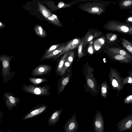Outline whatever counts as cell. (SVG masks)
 I'll return each instance as SVG.
<instances>
[{
    "label": "cell",
    "mask_w": 132,
    "mask_h": 132,
    "mask_svg": "<svg viewBox=\"0 0 132 132\" xmlns=\"http://www.w3.org/2000/svg\"><path fill=\"white\" fill-rule=\"evenodd\" d=\"M86 48L87 47H86L85 44L84 38V36L78 47V57L79 59L83 55H85V51L86 50Z\"/></svg>",
    "instance_id": "603a6c76"
},
{
    "label": "cell",
    "mask_w": 132,
    "mask_h": 132,
    "mask_svg": "<svg viewBox=\"0 0 132 132\" xmlns=\"http://www.w3.org/2000/svg\"><path fill=\"white\" fill-rule=\"evenodd\" d=\"M111 59L124 62H128L131 60L123 56L114 54L105 53Z\"/></svg>",
    "instance_id": "d6986e66"
},
{
    "label": "cell",
    "mask_w": 132,
    "mask_h": 132,
    "mask_svg": "<svg viewBox=\"0 0 132 132\" xmlns=\"http://www.w3.org/2000/svg\"><path fill=\"white\" fill-rule=\"evenodd\" d=\"M119 39L121 41L120 44L122 47L132 55V43L123 38H120Z\"/></svg>",
    "instance_id": "ffe728a7"
},
{
    "label": "cell",
    "mask_w": 132,
    "mask_h": 132,
    "mask_svg": "<svg viewBox=\"0 0 132 132\" xmlns=\"http://www.w3.org/2000/svg\"><path fill=\"white\" fill-rule=\"evenodd\" d=\"M7 131L8 132H14L11 130H9V129H8L7 130Z\"/></svg>",
    "instance_id": "74e56055"
},
{
    "label": "cell",
    "mask_w": 132,
    "mask_h": 132,
    "mask_svg": "<svg viewBox=\"0 0 132 132\" xmlns=\"http://www.w3.org/2000/svg\"><path fill=\"white\" fill-rule=\"evenodd\" d=\"M13 58V56L2 54L0 55V62L2 64L1 75L3 77L2 81L5 84L12 79L15 74V72H10L11 67L10 62Z\"/></svg>",
    "instance_id": "3957f363"
},
{
    "label": "cell",
    "mask_w": 132,
    "mask_h": 132,
    "mask_svg": "<svg viewBox=\"0 0 132 132\" xmlns=\"http://www.w3.org/2000/svg\"><path fill=\"white\" fill-rule=\"evenodd\" d=\"M3 98L5 101L6 107L10 110L13 109L14 107L16 106L21 99L15 97L13 94L10 92H6L3 94Z\"/></svg>",
    "instance_id": "52a82bcc"
},
{
    "label": "cell",
    "mask_w": 132,
    "mask_h": 132,
    "mask_svg": "<svg viewBox=\"0 0 132 132\" xmlns=\"http://www.w3.org/2000/svg\"><path fill=\"white\" fill-rule=\"evenodd\" d=\"M118 5L121 10L132 9V0H121L119 1Z\"/></svg>",
    "instance_id": "ac0fdd59"
},
{
    "label": "cell",
    "mask_w": 132,
    "mask_h": 132,
    "mask_svg": "<svg viewBox=\"0 0 132 132\" xmlns=\"http://www.w3.org/2000/svg\"><path fill=\"white\" fill-rule=\"evenodd\" d=\"M66 45V44H62L61 45L54 51L46 55H44L43 57V59H49L55 57L62 51Z\"/></svg>",
    "instance_id": "e0dca14e"
},
{
    "label": "cell",
    "mask_w": 132,
    "mask_h": 132,
    "mask_svg": "<svg viewBox=\"0 0 132 132\" xmlns=\"http://www.w3.org/2000/svg\"><path fill=\"white\" fill-rule=\"evenodd\" d=\"M129 97L130 99L132 100V96L131 95L129 96Z\"/></svg>",
    "instance_id": "f35d334b"
},
{
    "label": "cell",
    "mask_w": 132,
    "mask_h": 132,
    "mask_svg": "<svg viewBox=\"0 0 132 132\" xmlns=\"http://www.w3.org/2000/svg\"><path fill=\"white\" fill-rule=\"evenodd\" d=\"M71 64L68 61L67 59L64 64L62 69L60 73V76H62L65 73L66 70L70 67Z\"/></svg>",
    "instance_id": "83f0119b"
},
{
    "label": "cell",
    "mask_w": 132,
    "mask_h": 132,
    "mask_svg": "<svg viewBox=\"0 0 132 132\" xmlns=\"http://www.w3.org/2000/svg\"><path fill=\"white\" fill-rule=\"evenodd\" d=\"M101 90L102 93H106V88L104 87H102Z\"/></svg>",
    "instance_id": "e575fe53"
},
{
    "label": "cell",
    "mask_w": 132,
    "mask_h": 132,
    "mask_svg": "<svg viewBox=\"0 0 132 132\" xmlns=\"http://www.w3.org/2000/svg\"><path fill=\"white\" fill-rule=\"evenodd\" d=\"M28 80L31 83L36 85H38L48 81L47 79L45 78L32 77L29 78Z\"/></svg>",
    "instance_id": "4316f807"
},
{
    "label": "cell",
    "mask_w": 132,
    "mask_h": 132,
    "mask_svg": "<svg viewBox=\"0 0 132 132\" xmlns=\"http://www.w3.org/2000/svg\"><path fill=\"white\" fill-rule=\"evenodd\" d=\"M0 132H3L0 129Z\"/></svg>",
    "instance_id": "60d3db41"
},
{
    "label": "cell",
    "mask_w": 132,
    "mask_h": 132,
    "mask_svg": "<svg viewBox=\"0 0 132 132\" xmlns=\"http://www.w3.org/2000/svg\"><path fill=\"white\" fill-rule=\"evenodd\" d=\"M64 132H76L79 128V124L77 121L76 114H74L67 122L64 126Z\"/></svg>",
    "instance_id": "9c48e42d"
},
{
    "label": "cell",
    "mask_w": 132,
    "mask_h": 132,
    "mask_svg": "<svg viewBox=\"0 0 132 132\" xmlns=\"http://www.w3.org/2000/svg\"><path fill=\"white\" fill-rule=\"evenodd\" d=\"M132 114L127 116L120 120L116 125L117 131L122 132L132 129Z\"/></svg>",
    "instance_id": "8992f818"
},
{
    "label": "cell",
    "mask_w": 132,
    "mask_h": 132,
    "mask_svg": "<svg viewBox=\"0 0 132 132\" xmlns=\"http://www.w3.org/2000/svg\"><path fill=\"white\" fill-rule=\"evenodd\" d=\"M46 19L55 25L60 27L62 26L57 16L55 14L52 13L51 16Z\"/></svg>",
    "instance_id": "484cf974"
},
{
    "label": "cell",
    "mask_w": 132,
    "mask_h": 132,
    "mask_svg": "<svg viewBox=\"0 0 132 132\" xmlns=\"http://www.w3.org/2000/svg\"><path fill=\"white\" fill-rule=\"evenodd\" d=\"M74 55V52L73 50H71L67 59L71 65L73 61Z\"/></svg>",
    "instance_id": "4dcf8cb0"
},
{
    "label": "cell",
    "mask_w": 132,
    "mask_h": 132,
    "mask_svg": "<svg viewBox=\"0 0 132 132\" xmlns=\"http://www.w3.org/2000/svg\"><path fill=\"white\" fill-rule=\"evenodd\" d=\"M62 44H59L53 45L51 46L48 49V50L47 51L46 53L44 55V56L48 54L49 53L54 51L59 47Z\"/></svg>",
    "instance_id": "f1b7e54d"
},
{
    "label": "cell",
    "mask_w": 132,
    "mask_h": 132,
    "mask_svg": "<svg viewBox=\"0 0 132 132\" xmlns=\"http://www.w3.org/2000/svg\"><path fill=\"white\" fill-rule=\"evenodd\" d=\"M38 7L40 12L46 19L51 16L52 13L49 10L40 3H38Z\"/></svg>",
    "instance_id": "cb8c5ba5"
},
{
    "label": "cell",
    "mask_w": 132,
    "mask_h": 132,
    "mask_svg": "<svg viewBox=\"0 0 132 132\" xmlns=\"http://www.w3.org/2000/svg\"><path fill=\"white\" fill-rule=\"evenodd\" d=\"M71 75L67 74L65 77H63V79L61 80V81L59 85L58 92V94H59L61 93L64 90L66 85L69 81Z\"/></svg>",
    "instance_id": "7402d4cb"
},
{
    "label": "cell",
    "mask_w": 132,
    "mask_h": 132,
    "mask_svg": "<svg viewBox=\"0 0 132 132\" xmlns=\"http://www.w3.org/2000/svg\"><path fill=\"white\" fill-rule=\"evenodd\" d=\"M22 89L25 92L40 96H48L51 94L50 87L47 86H37L33 85L23 84Z\"/></svg>",
    "instance_id": "277c9868"
},
{
    "label": "cell",
    "mask_w": 132,
    "mask_h": 132,
    "mask_svg": "<svg viewBox=\"0 0 132 132\" xmlns=\"http://www.w3.org/2000/svg\"><path fill=\"white\" fill-rule=\"evenodd\" d=\"M82 39L81 38H77L71 40L66 45L62 51L55 57L54 59H56L66 52L78 48L81 41Z\"/></svg>",
    "instance_id": "7c38bea8"
},
{
    "label": "cell",
    "mask_w": 132,
    "mask_h": 132,
    "mask_svg": "<svg viewBox=\"0 0 132 132\" xmlns=\"http://www.w3.org/2000/svg\"><path fill=\"white\" fill-rule=\"evenodd\" d=\"M103 51L105 53L119 55L132 60V55L119 45L107 46Z\"/></svg>",
    "instance_id": "5b68a950"
},
{
    "label": "cell",
    "mask_w": 132,
    "mask_h": 132,
    "mask_svg": "<svg viewBox=\"0 0 132 132\" xmlns=\"http://www.w3.org/2000/svg\"><path fill=\"white\" fill-rule=\"evenodd\" d=\"M6 27L5 25L2 22L0 21V31Z\"/></svg>",
    "instance_id": "d6a6232c"
},
{
    "label": "cell",
    "mask_w": 132,
    "mask_h": 132,
    "mask_svg": "<svg viewBox=\"0 0 132 132\" xmlns=\"http://www.w3.org/2000/svg\"><path fill=\"white\" fill-rule=\"evenodd\" d=\"M105 36L106 42L105 47L109 46L119 45V43H121V41L119 38V34H118L108 32Z\"/></svg>",
    "instance_id": "9a60e30c"
},
{
    "label": "cell",
    "mask_w": 132,
    "mask_h": 132,
    "mask_svg": "<svg viewBox=\"0 0 132 132\" xmlns=\"http://www.w3.org/2000/svg\"><path fill=\"white\" fill-rule=\"evenodd\" d=\"M61 108L59 110L55 111L50 116L48 120L49 126H52L55 125L59 120L62 111Z\"/></svg>",
    "instance_id": "2e32d148"
},
{
    "label": "cell",
    "mask_w": 132,
    "mask_h": 132,
    "mask_svg": "<svg viewBox=\"0 0 132 132\" xmlns=\"http://www.w3.org/2000/svg\"><path fill=\"white\" fill-rule=\"evenodd\" d=\"M47 109V106L46 105L37 106L25 115L23 117V120H26L39 115L44 113Z\"/></svg>",
    "instance_id": "5bb4252c"
},
{
    "label": "cell",
    "mask_w": 132,
    "mask_h": 132,
    "mask_svg": "<svg viewBox=\"0 0 132 132\" xmlns=\"http://www.w3.org/2000/svg\"><path fill=\"white\" fill-rule=\"evenodd\" d=\"M71 51H69L65 53L63 56L57 66L56 72L57 73H60L61 72L63 66L66 61Z\"/></svg>",
    "instance_id": "44dd1931"
},
{
    "label": "cell",
    "mask_w": 132,
    "mask_h": 132,
    "mask_svg": "<svg viewBox=\"0 0 132 132\" xmlns=\"http://www.w3.org/2000/svg\"><path fill=\"white\" fill-rule=\"evenodd\" d=\"M112 84L113 86L115 87H117L118 85V84L117 81L114 79H113V80L112 82Z\"/></svg>",
    "instance_id": "836d02e7"
},
{
    "label": "cell",
    "mask_w": 132,
    "mask_h": 132,
    "mask_svg": "<svg viewBox=\"0 0 132 132\" xmlns=\"http://www.w3.org/2000/svg\"><path fill=\"white\" fill-rule=\"evenodd\" d=\"M105 30L117 32L123 34L132 35V25L115 20L108 21L103 27Z\"/></svg>",
    "instance_id": "7a4b0ae2"
},
{
    "label": "cell",
    "mask_w": 132,
    "mask_h": 132,
    "mask_svg": "<svg viewBox=\"0 0 132 132\" xmlns=\"http://www.w3.org/2000/svg\"><path fill=\"white\" fill-rule=\"evenodd\" d=\"M125 23L132 25V15H131L128 16L126 19L125 22Z\"/></svg>",
    "instance_id": "1f68e13d"
},
{
    "label": "cell",
    "mask_w": 132,
    "mask_h": 132,
    "mask_svg": "<svg viewBox=\"0 0 132 132\" xmlns=\"http://www.w3.org/2000/svg\"><path fill=\"white\" fill-rule=\"evenodd\" d=\"M93 125L94 132H104L103 118L101 112L98 111L93 119Z\"/></svg>",
    "instance_id": "ba28073f"
},
{
    "label": "cell",
    "mask_w": 132,
    "mask_h": 132,
    "mask_svg": "<svg viewBox=\"0 0 132 132\" xmlns=\"http://www.w3.org/2000/svg\"><path fill=\"white\" fill-rule=\"evenodd\" d=\"M52 69V67L49 65L40 64L32 70L31 75L35 76H43L48 73Z\"/></svg>",
    "instance_id": "4fadbf2b"
},
{
    "label": "cell",
    "mask_w": 132,
    "mask_h": 132,
    "mask_svg": "<svg viewBox=\"0 0 132 132\" xmlns=\"http://www.w3.org/2000/svg\"><path fill=\"white\" fill-rule=\"evenodd\" d=\"M72 6L71 4L65 3L63 2H60L58 4L57 7L58 8H63L70 7Z\"/></svg>",
    "instance_id": "f546056e"
},
{
    "label": "cell",
    "mask_w": 132,
    "mask_h": 132,
    "mask_svg": "<svg viewBox=\"0 0 132 132\" xmlns=\"http://www.w3.org/2000/svg\"><path fill=\"white\" fill-rule=\"evenodd\" d=\"M106 45V39L105 35L94 39L93 40L92 45L93 52H100L105 48Z\"/></svg>",
    "instance_id": "8fae6325"
},
{
    "label": "cell",
    "mask_w": 132,
    "mask_h": 132,
    "mask_svg": "<svg viewBox=\"0 0 132 132\" xmlns=\"http://www.w3.org/2000/svg\"><path fill=\"white\" fill-rule=\"evenodd\" d=\"M130 100L129 98V97H128L127 98V100H128V101H129Z\"/></svg>",
    "instance_id": "ab89813d"
},
{
    "label": "cell",
    "mask_w": 132,
    "mask_h": 132,
    "mask_svg": "<svg viewBox=\"0 0 132 132\" xmlns=\"http://www.w3.org/2000/svg\"><path fill=\"white\" fill-rule=\"evenodd\" d=\"M34 30L36 34L40 37H45L47 35L45 31L38 24L35 26Z\"/></svg>",
    "instance_id": "d4e9b609"
},
{
    "label": "cell",
    "mask_w": 132,
    "mask_h": 132,
    "mask_svg": "<svg viewBox=\"0 0 132 132\" xmlns=\"http://www.w3.org/2000/svg\"><path fill=\"white\" fill-rule=\"evenodd\" d=\"M115 2L100 0H89L80 3L78 7L81 10L94 15H100L106 10V7L110 3L115 4Z\"/></svg>",
    "instance_id": "6da1fadb"
},
{
    "label": "cell",
    "mask_w": 132,
    "mask_h": 132,
    "mask_svg": "<svg viewBox=\"0 0 132 132\" xmlns=\"http://www.w3.org/2000/svg\"><path fill=\"white\" fill-rule=\"evenodd\" d=\"M3 113L0 110V121H2L1 119L2 118Z\"/></svg>",
    "instance_id": "d590c367"
},
{
    "label": "cell",
    "mask_w": 132,
    "mask_h": 132,
    "mask_svg": "<svg viewBox=\"0 0 132 132\" xmlns=\"http://www.w3.org/2000/svg\"><path fill=\"white\" fill-rule=\"evenodd\" d=\"M102 32L97 29H90L84 36V43L86 47L89 43L94 39L99 38L102 35Z\"/></svg>",
    "instance_id": "30bf717a"
},
{
    "label": "cell",
    "mask_w": 132,
    "mask_h": 132,
    "mask_svg": "<svg viewBox=\"0 0 132 132\" xmlns=\"http://www.w3.org/2000/svg\"><path fill=\"white\" fill-rule=\"evenodd\" d=\"M128 82L130 83H131L132 82V78H129V79L128 81Z\"/></svg>",
    "instance_id": "8d00e7d4"
}]
</instances>
